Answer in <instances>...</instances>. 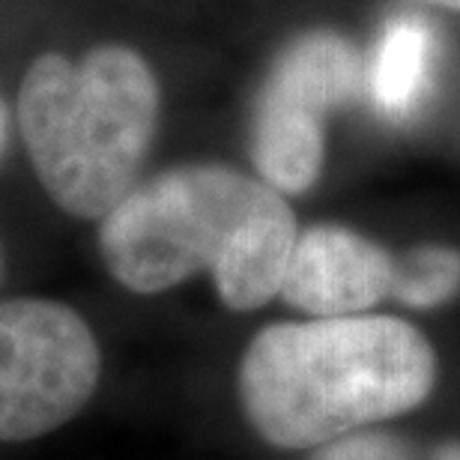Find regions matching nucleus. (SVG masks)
I'll list each match as a JSON object with an SVG mask.
<instances>
[{
	"mask_svg": "<svg viewBox=\"0 0 460 460\" xmlns=\"http://www.w3.org/2000/svg\"><path fill=\"white\" fill-rule=\"evenodd\" d=\"M410 4L437 6V9H448V13H460V0H410Z\"/></svg>",
	"mask_w": 460,
	"mask_h": 460,
	"instance_id": "obj_11",
	"label": "nucleus"
},
{
	"mask_svg": "<svg viewBox=\"0 0 460 460\" xmlns=\"http://www.w3.org/2000/svg\"><path fill=\"white\" fill-rule=\"evenodd\" d=\"M437 69V31L421 15H394L376 40L367 66V93L376 111L392 119L410 117L425 102Z\"/></svg>",
	"mask_w": 460,
	"mask_h": 460,
	"instance_id": "obj_7",
	"label": "nucleus"
},
{
	"mask_svg": "<svg viewBox=\"0 0 460 460\" xmlns=\"http://www.w3.org/2000/svg\"><path fill=\"white\" fill-rule=\"evenodd\" d=\"M392 296L410 308H439L460 296V252L452 245H416L394 254Z\"/></svg>",
	"mask_w": 460,
	"mask_h": 460,
	"instance_id": "obj_8",
	"label": "nucleus"
},
{
	"mask_svg": "<svg viewBox=\"0 0 460 460\" xmlns=\"http://www.w3.org/2000/svg\"><path fill=\"white\" fill-rule=\"evenodd\" d=\"M0 275H4V252H0Z\"/></svg>",
	"mask_w": 460,
	"mask_h": 460,
	"instance_id": "obj_12",
	"label": "nucleus"
},
{
	"mask_svg": "<svg viewBox=\"0 0 460 460\" xmlns=\"http://www.w3.org/2000/svg\"><path fill=\"white\" fill-rule=\"evenodd\" d=\"M299 225L288 198L230 164H177L137 182L99 222L108 272L132 293H162L198 272L234 311L279 296Z\"/></svg>",
	"mask_w": 460,
	"mask_h": 460,
	"instance_id": "obj_1",
	"label": "nucleus"
},
{
	"mask_svg": "<svg viewBox=\"0 0 460 460\" xmlns=\"http://www.w3.org/2000/svg\"><path fill=\"white\" fill-rule=\"evenodd\" d=\"M102 371L84 317L51 299L0 302V443L45 437L81 412Z\"/></svg>",
	"mask_w": 460,
	"mask_h": 460,
	"instance_id": "obj_5",
	"label": "nucleus"
},
{
	"mask_svg": "<svg viewBox=\"0 0 460 460\" xmlns=\"http://www.w3.org/2000/svg\"><path fill=\"white\" fill-rule=\"evenodd\" d=\"M394 254L344 225L296 234L279 296L311 317H356L392 296Z\"/></svg>",
	"mask_w": 460,
	"mask_h": 460,
	"instance_id": "obj_6",
	"label": "nucleus"
},
{
	"mask_svg": "<svg viewBox=\"0 0 460 460\" xmlns=\"http://www.w3.org/2000/svg\"><path fill=\"white\" fill-rule=\"evenodd\" d=\"M365 84L356 45L335 31H308L275 54L252 114V164L279 195H302L323 173L326 117Z\"/></svg>",
	"mask_w": 460,
	"mask_h": 460,
	"instance_id": "obj_4",
	"label": "nucleus"
},
{
	"mask_svg": "<svg viewBox=\"0 0 460 460\" xmlns=\"http://www.w3.org/2000/svg\"><path fill=\"white\" fill-rule=\"evenodd\" d=\"M6 135H9V111H6V102L0 99V155L6 150Z\"/></svg>",
	"mask_w": 460,
	"mask_h": 460,
	"instance_id": "obj_10",
	"label": "nucleus"
},
{
	"mask_svg": "<svg viewBox=\"0 0 460 460\" xmlns=\"http://www.w3.org/2000/svg\"><path fill=\"white\" fill-rule=\"evenodd\" d=\"M308 460H460V439H416L365 428L314 448Z\"/></svg>",
	"mask_w": 460,
	"mask_h": 460,
	"instance_id": "obj_9",
	"label": "nucleus"
},
{
	"mask_svg": "<svg viewBox=\"0 0 460 460\" xmlns=\"http://www.w3.org/2000/svg\"><path fill=\"white\" fill-rule=\"evenodd\" d=\"M159 111L153 66L119 42L78 60L45 51L18 87V126L36 180L63 213L87 222H102L141 182Z\"/></svg>",
	"mask_w": 460,
	"mask_h": 460,
	"instance_id": "obj_3",
	"label": "nucleus"
},
{
	"mask_svg": "<svg viewBox=\"0 0 460 460\" xmlns=\"http://www.w3.org/2000/svg\"><path fill=\"white\" fill-rule=\"evenodd\" d=\"M437 385V353L407 320L311 317L261 329L239 362L248 425L275 448H320L416 410Z\"/></svg>",
	"mask_w": 460,
	"mask_h": 460,
	"instance_id": "obj_2",
	"label": "nucleus"
}]
</instances>
